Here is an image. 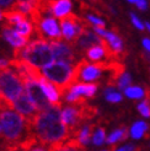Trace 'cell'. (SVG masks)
<instances>
[{
    "label": "cell",
    "instance_id": "14",
    "mask_svg": "<svg viewBox=\"0 0 150 151\" xmlns=\"http://www.w3.org/2000/svg\"><path fill=\"white\" fill-rule=\"evenodd\" d=\"M111 55H113V54H112V52L110 50L106 41H103L102 43H99V44H94V46L87 48V52H86L87 59L92 63H99L106 57L110 58Z\"/></svg>",
    "mask_w": 150,
    "mask_h": 151
},
{
    "label": "cell",
    "instance_id": "41",
    "mask_svg": "<svg viewBox=\"0 0 150 151\" xmlns=\"http://www.w3.org/2000/svg\"><path fill=\"white\" fill-rule=\"evenodd\" d=\"M0 133H1V125H0Z\"/></svg>",
    "mask_w": 150,
    "mask_h": 151
},
{
    "label": "cell",
    "instance_id": "37",
    "mask_svg": "<svg viewBox=\"0 0 150 151\" xmlns=\"http://www.w3.org/2000/svg\"><path fill=\"white\" fill-rule=\"evenodd\" d=\"M143 47H144V49L146 52L150 53V40L149 38H144L143 40Z\"/></svg>",
    "mask_w": 150,
    "mask_h": 151
},
{
    "label": "cell",
    "instance_id": "24",
    "mask_svg": "<svg viewBox=\"0 0 150 151\" xmlns=\"http://www.w3.org/2000/svg\"><path fill=\"white\" fill-rule=\"evenodd\" d=\"M15 29H16V31L21 36H24V37H26V38H28V37L31 36L32 32H33V26H32L31 22L27 21V19H25V20L20 21L19 24L15 25Z\"/></svg>",
    "mask_w": 150,
    "mask_h": 151
},
{
    "label": "cell",
    "instance_id": "1",
    "mask_svg": "<svg viewBox=\"0 0 150 151\" xmlns=\"http://www.w3.org/2000/svg\"><path fill=\"white\" fill-rule=\"evenodd\" d=\"M32 130L41 144L49 149H61L69 137V129L61 118L59 106L40 111L32 123Z\"/></svg>",
    "mask_w": 150,
    "mask_h": 151
},
{
    "label": "cell",
    "instance_id": "17",
    "mask_svg": "<svg viewBox=\"0 0 150 151\" xmlns=\"http://www.w3.org/2000/svg\"><path fill=\"white\" fill-rule=\"evenodd\" d=\"M105 40H101V36H99L95 31H90V29H84L81 32V35L78 37L76 40V46L80 49H87L94 44L102 43Z\"/></svg>",
    "mask_w": 150,
    "mask_h": 151
},
{
    "label": "cell",
    "instance_id": "28",
    "mask_svg": "<svg viewBox=\"0 0 150 151\" xmlns=\"http://www.w3.org/2000/svg\"><path fill=\"white\" fill-rule=\"evenodd\" d=\"M132 82V78L128 73H121L119 74V76L117 79V86L119 90H124L127 86H129Z\"/></svg>",
    "mask_w": 150,
    "mask_h": 151
},
{
    "label": "cell",
    "instance_id": "29",
    "mask_svg": "<svg viewBox=\"0 0 150 151\" xmlns=\"http://www.w3.org/2000/svg\"><path fill=\"white\" fill-rule=\"evenodd\" d=\"M138 112L141 114V117L150 118V102H149V99L143 100L138 104Z\"/></svg>",
    "mask_w": 150,
    "mask_h": 151
},
{
    "label": "cell",
    "instance_id": "3",
    "mask_svg": "<svg viewBox=\"0 0 150 151\" xmlns=\"http://www.w3.org/2000/svg\"><path fill=\"white\" fill-rule=\"evenodd\" d=\"M15 58L24 59L33 66L42 69L46 65L50 64L54 60L53 52H52L50 42L43 38L35 40L26 44L25 47L15 49L14 52Z\"/></svg>",
    "mask_w": 150,
    "mask_h": 151
},
{
    "label": "cell",
    "instance_id": "2",
    "mask_svg": "<svg viewBox=\"0 0 150 151\" xmlns=\"http://www.w3.org/2000/svg\"><path fill=\"white\" fill-rule=\"evenodd\" d=\"M0 125H1L3 139L6 149L19 147L20 144L31 134H35L32 127L19 112L11 108L0 111Z\"/></svg>",
    "mask_w": 150,
    "mask_h": 151
},
{
    "label": "cell",
    "instance_id": "34",
    "mask_svg": "<svg viewBox=\"0 0 150 151\" xmlns=\"http://www.w3.org/2000/svg\"><path fill=\"white\" fill-rule=\"evenodd\" d=\"M10 66V60H6V59H0V70H4L6 68Z\"/></svg>",
    "mask_w": 150,
    "mask_h": 151
},
{
    "label": "cell",
    "instance_id": "27",
    "mask_svg": "<svg viewBox=\"0 0 150 151\" xmlns=\"http://www.w3.org/2000/svg\"><path fill=\"white\" fill-rule=\"evenodd\" d=\"M91 141H92V144L95 146H100L106 141V133H105V130L102 129V128H97L96 132L92 133Z\"/></svg>",
    "mask_w": 150,
    "mask_h": 151
},
{
    "label": "cell",
    "instance_id": "25",
    "mask_svg": "<svg viewBox=\"0 0 150 151\" xmlns=\"http://www.w3.org/2000/svg\"><path fill=\"white\" fill-rule=\"evenodd\" d=\"M127 138V129L125 128H118L115 132H112L110 134V137L106 138V144L108 145H115L116 142L122 141Z\"/></svg>",
    "mask_w": 150,
    "mask_h": 151
},
{
    "label": "cell",
    "instance_id": "42",
    "mask_svg": "<svg viewBox=\"0 0 150 151\" xmlns=\"http://www.w3.org/2000/svg\"><path fill=\"white\" fill-rule=\"evenodd\" d=\"M48 1H52V0H48Z\"/></svg>",
    "mask_w": 150,
    "mask_h": 151
},
{
    "label": "cell",
    "instance_id": "7",
    "mask_svg": "<svg viewBox=\"0 0 150 151\" xmlns=\"http://www.w3.org/2000/svg\"><path fill=\"white\" fill-rule=\"evenodd\" d=\"M107 68V65L101 63H87L79 62L75 65V81L80 82H92L99 80L102 75V71Z\"/></svg>",
    "mask_w": 150,
    "mask_h": 151
},
{
    "label": "cell",
    "instance_id": "16",
    "mask_svg": "<svg viewBox=\"0 0 150 151\" xmlns=\"http://www.w3.org/2000/svg\"><path fill=\"white\" fill-rule=\"evenodd\" d=\"M40 84L42 86L43 92L46 93L47 99L49 100V102L54 106H61V90L58 88L57 85H54L52 81H49L48 79H46L44 76H42L40 80Z\"/></svg>",
    "mask_w": 150,
    "mask_h": 151
},
{
    "label": "cell",
    "instance_id": "4",
    "mask_svg": "<svg viewBox=\"0 0 150 151\" xmlns=\"http://www.w3.org/2000/svg\"><path fill=\"white\" fill-rule=\"evenodd\" d=\"M43 76L58 86L63 93L73 82H75V65L63 60H53L50 64L42 68Z\"/></svg>",
    "mask_w": 150,
    "mask_h": 151
},
{
    "label": "cell",
    "instance_id": "12",
    "mask_svg": "<svg viewBox=\"0 0 150 151\" xmlns=\"http://www.w3.org/2000/svg\"><path fill=\"white\" fill-rule=\"evenodd\" d=\"M61 118L63 123L68 127V129H73V128L75 129L82 120V118H85V109L74 107V106H68L61 111Z\"/></svg>",
    "mask_w": 150,
    "mask_h": 151
},
{
    "label": "cell",
    "instance_id": "10",
    "mask_svg": "<svg viewBox=\"0 0 150 151\" xmlns=\"http://www.w3.org/2000/svg\"><path fill=\"white\" fill-rule=\"evenodd\" d=\"M97 91V85L87 82L73 84L65 90V101L69 103H80L81 97H92Z\"/></svg>",
    "mask_w": 150,
    "mask_h": 151
},
{
    "label": "cell",
    "instance_id": "21",
    "mask_svg": "<svg viewBox=\"0 0 150 151\" xmlns=\"http://www.w3.org/2000/svg\"><path fill=\"white\" fill-rule=\"evenodd\" d=\"M91 138H92V129H91V127H90V125H84V127H81L79 129L75 140L78 141L79 145L86 146V145L90 144Z\"/></svg>",
    "mask_w": 150,
    "mask_h": 151
},
{
    "label": "cell",
    "instance_id": "5",
    "mask_svg": "<svg viewBox=\"0 0 150 151\" xmlns=\"http://www.w3.org/2000/svg\"><path fill=\"white\" fill-rule=\"evenodd\" d=\"M24 91V82L16 71L7 68L0 70V97H3L14 107V101Z\"/></svg>",
    "mask_w": 150,
    "mask_h": 151
},
{
    "label": "cell",
    "instance_id": "8",
    "mask_svg": "<svg viewBox=\"0 0 150 151\" xmlns=\"http://www.w3.org/2000/svg\"><path fill=\"white\" fill-rule=\"evenodd\" d=\"M61 31H62V37L66 42L69 43L76 42L78 37L84 31L82 21L70 12L69 15L61 19Z\"/></svg>",
    "mask_w": 150,
    "mask_h": 151
},
{
    "label": "cell",
    "instance_id": "36",
    "mask_svg": "<svg viewBox=\"0 0 150 151\" xmlns=\"http://www.w3.org/2000/svg\"><path fill=\"white\" fill-rule=\"evenodd\" d=\"M17 1H30L35 5V7H40L41 4L43 3V0H17Z\"/></svg>",
    "mask_w": 150,
    "mask_h": 151
},
{
    "label": "cell",
    "instance_id": "40",
    "mask_svg": "<svg viewBox=\"0 0 150 151\" xmlns=\"http://www.w3.org/2000/svg\"><path fill=\"white\" fill-rule=\"evenodd\" d=\"M129 3H132V4H136V0H128Z\"/></svg>",
    "mask_w": 150,
    "mask_h": 151
},
{
    "label": "cell",
    "instance_id": "15",
    "mask_svg": "<svg viewBox=\"0 0 150 151\" xmlns=\"http://www.w3.org/2000/svg\"><path fill=\"white\" fill-rule=\"evenodd\" d=\"M3 37L9 42L15 49H19L25 47L27 44V40L26 37L21 36L16 29L12 28L10 25H4L3 26Z\"/></svg>",
    "mask_w": 150,
    "mask_h": 151
},
{
    "label": "cell",
    "instance_id": "19",
    "mask_svg": "<svg viewBox=\"0 0 150 151\" xmlns=\"http://www.w3.org/2000/svg\"><path fill=\"white\" fill-rule=\"evenodd\" d=\"M103 38L106 41L107 46L110 48V50L112 52V54H121L123 50V41L121 40V37L118 35H116L115 32H107L103 35Z\"/></svg>",
    "mask_w": 150,
    "mask_h": 151
},
{
    "label": "cell",
    "instance_id": "32",
    "mask_svg": "<svg viewBox=\"0 0 150 151\" xmlns=\"http://www.w3.org/2000/svg\"><path fill=\"white\" fill-rule=\"evenodd\" d=\"M15 5V0H0V7L9 10Z\"/></svg>",
    "mask_w": 150,
    "mask_h": 151
},
{
    "label": "cell",
    "instance_id": "26",
    "mask_svg": "<svg viewBox=\"0 0 150 151\" xmlns=\"http://www.w3.org/2000/svg\"><path fill=\"white\" fill-rule=\"evenodd\" d=\"M105 99L111 103H117V102L122 101V95L119 92H117L113 86H108V87H106V90H105Z\"/></svg>",
    "mask_w": 150,
    "mask_h": 151
},
{
    "label": "cell",
    "instance_id": "9",
    "mask_svg": "<svg viewBox=\"0 0 150 151\" xmlns=\"http://www.w3.org/2000/svg\"><path fill=\"white\" fill-rule=\"evenodd\" d=\"M24 86H25L26 93L28 95L30 99H31V101L35 103L36 107L38 108V111H44V109L49 108L50 106H53L47 99L46 93L43 92L42 86L38 80H36V79L26 80L24 82Z\"/></svg>",
    "mask_w": 150,
    "mask_h": 151
},
{
    "label": "cell",
    "instance_id": "33",
    "mask_svg": "<svg viewBox=\"0 0 150 151\" xmlns=\"http://www.w3.org/2000/svg\"><path fill=\"white\" fill-rule=\"evenodd\" d=\"M136 5L139 10H146L148 7V1L146 0H136Z\"/></svg>",
    "mask_w": 150,
    "mask_h": 151
},
{
    "label": "cell",
    "instance_id": "6",
    "mask_svg": "<svg viewBox=\"0 0 150 151\" xmlns=\"http://www.w3.org/2000/svg\"><path fill=\"white\" fill-rule=\"evenodd\" d=\"M35 29L38 38L57 41L61 40L62 31L57 20L53 16H42L35 22Z\"/></svg>",
    "mask_w": 150,
    "mask_h": 151
},
{
    "label": "cell",
    "instance_id": "13",
    "mask_svg": "<svg viewBox=\"0 0 150 151\" xmlns=\"http://www.w3.org/2000/svg\"><path fill=\"white\" fill-rule=\"evenodd\" d=\"M50 47H52V52H53L56 60H63V62L74 63L75 55H74L73 48L68 43L61 42L59 40L50 41Z\"/></svg>",
    "mask_w": 150,
    "mask_h": 151
},
{
    "label": "cell",
    "instance_id": "35",
    "mask_svg": "<svg viewBox=\"0 0 150 151\" xmlns=\"http://www.w3.org/2000/svg\"><path fill=\"white\" fill-rule=\"evenodd\" d=\"M134 149H136V146L132 145V144H127V145H123V146H119L118 147L119 151H132Z\"/></svg>",
    "mask_w": 150,
    "mask_h": 151
},
{
    "label": "cell",
    "instance_id": "20",
    "mask_svg": "<svg viewBox=\"0 0 150 151\" xmlns=\"http://www.w3.org/2000/svg\"><path fill=\"white\" fill-rule=\"evenodd\" d=\"M3 17L7 21V24L10 26H15L16 24H19L20 21L26 19V15L22 14L21 11H19L17 9H9L5 10L3 12Z\"/></svg>",
    "mask_w": 150,
    "mask_h": 151
},
{
    "label": "cell",
    "instance_id": "22",
    "mask_svg": "<svg viewBox=\"0 0 150 151\" xmlns=\"http://www.w3.org/2000/svg\"><path fill=\"white\" fill-rule=\"evenodd\" d=\"M148 129H149V125L145 122H141V120H139V122H136L132 125L131 130H129V135L133 139L138 140V139L144 137V134L146 133Z\"/></svg>",
    "mask_w": 150,
    "mask_h": 151
},
{
    "label": "cell",
    "instance_id": "23",
    "mask_svg": "<svg viewBox=\"0 0 150 151\" xmlns=\"http://www.w3.org/2000/svg\"><path fill=\"white\" fill-rule=\"evenodd\" d=\"M124 95L131 100H141L145 97V90L140 86H127L124 88Z\"/></svg>",
    "mask_w": 150,
    "mask_h": 151
},
{
    "label": "cell",
    "instance_id": "38",
    "mask_svg": "<svg viewBox=\"0 0 150 151\" xmlns=\"http://www.w3.org/2000/svg\"><path fill=\"white\" fill-rule=\"evenodd\" d=\"M145 28L149 31V33H150V22H145Z\"/></svg>",
    "mask_w": 150,
    "mask_h": 151
},
{
    "label": "cell",
    "instance_id": "30",
    "mask_svg": "<svg viewBox=\"0 0 150 151\" xmlns=\"http://www.w3.org/2000/svg\"><path fill=\"white\" fill-rule=\"evenodd\" d=\"M131 20H132V24L134 25V27L136 28H138V29H140V31H143V29L145 28V24L143 21H141L136 14H131Z\"/></svg>",
    "mask_w": 150,
    "mask_h": 151
},
{
    "label": "cell",
    "instance_id": "31",
    "mask_svg": "<svg viewBox=\"0 0 150 151\" xmlns=\"http://www.w3.org/2000/svg\"><path fill=\"white\" fill-rule=\"evenodd\" d=\"M87 21L90 22V24H92V26H102L105 27V21L100 17L95 16V15H87Z\"/></svg>",
    "mask_w": 150,
    "mask_h": 151
},
{
    "label": "cell",
    "instance_id": "18",
    "mask_svg": "<svg viewBox=\"0 0 150 151\" xmlns=\"http://www.w3.org/2000/svg\"><path fill=\"white\" fill-rule=\"evenodd\" d=\"M48 4L50 14L58 19H62L71 12L70 0H52V1H48Z\"/></svg>",
    "mask_w": 150,
    "mask_h": 151
},
{
    "label": "cell",
    "instance_id": "11",
    "mask_svg": "<svg viewBox=\"0 0 150 151\" xmlns=\"http://www.w3.org/2000/svg\"><path fill=\"white\" fill-rule=\"evenodd\" d=\"M14 109H16L20 114L24 116V118L28 122V124L32 127V123L35 118L38 114V108L35 106V103L31 101L26 91L22 92L16 100L14 101Z\"/></svg>",
    "mask_w": 150,
    "mask_h": 151
},
{
    "label": "cell",
    "instance_id": "39",
    "mask_svg": "<svg viewBox=\"0 0 150 151\" xmlns=\"http://www.w3.org/2000/svg\"><path fill=\"white\" fill-rule=\"evenodd\" d=\"M1 20H3V12L0 11V21H1Z\"/></svg>",
    "mask_w": 150,
    "mask_h": 151
}]
</instances>
